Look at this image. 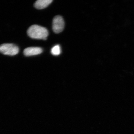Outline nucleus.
Instances as JSON below:
<instances>
[{
    "label": "nucleus",
    "mask_w": 134,
    "mask_h": 134,
    "mask_svg": "<svg viewBox=\"0 0 134 134\" xmlns=\"http://www.w3.org/2000/svg\"><path fill=\"white\" fill-rule=\"evenodd\" d=\"M65 27V22L63 18L59 15L56 16L53 21V30L55 33L62 32Z\"/></svg>",
    "instance_id": "3"
},
{
    "label": "nucleus",
    "mask_w": 134,
    "mask_h": 134,
    "mask_svg": "<svg viewBox=\"0 0 134 134\" xmlns=\"http://www.w3.org/2000/svg\"><path fill=\"white\" fill-rule=\"evenodd\" d=\"M27 34L32 38L45 40L48 36V32L46 28L34 25L29 27L27 30Z\"/></svg>",
    "instance_id": "1"
},
{
    "label": "nucleus",
    "mask_w": 134,
    "mask_h": 134,
    "mask_svg": "<svg viewBox=\"0 0 134 134\" xmlns=\"http://www.w3.org/2000/svg\"><path fill=\"white\" fill-rule=\"evenodd\" d=\"M52 2V0H38L34 3V7L37 9H43L48 7Z\"/></svg>",
    "instance_id": "5"
},
{
    "label": "nucleus",
    "mask_w": 134,
    "mask_h": 134,
    "mask_svg": "<svg viewBox=\"0 0 134 134\" xmlns=\"http://www.w3.org/2000/svg\"><path fill=\"white\" fill-rule=\"evenodd\" d=\"M17 46L13 44H4L0 45V52L4 55L14 56L19 53Z\"/></svg>",
    "instance_id": "2"
},
{
    "label": "nucleus",
    "mask_w": 134,
    "mask_h": 134,
    "mask_svg": "<svg viewBox=\"0 0 134 134\" xmlns=\"http://www.w3.org/2000/svg\"><path fill=\"white\" fill-rule=\"evenodd\" d=\"M60 47L59 45L55 46L52 48L51 53L54 55H59L61 53Z\"/></svg>",
    "instance_id": "6"
},
{
    "label": "nucleus",
    "mask_w": 134,
    "mask_h": 134,
    "mask_svg": "<svg viewBox=\"0 0 134 134\" xmlns=\"http://www.w3.org/2000/svg\"><path fill=\"white\" fill-rule=\"evenodd\" d=\"M43 51V49L40 47H29L24 49L23 53L25 56H33L40 54Z\"/></svg>",
    "instance_id": "4"
}]
</instances>
